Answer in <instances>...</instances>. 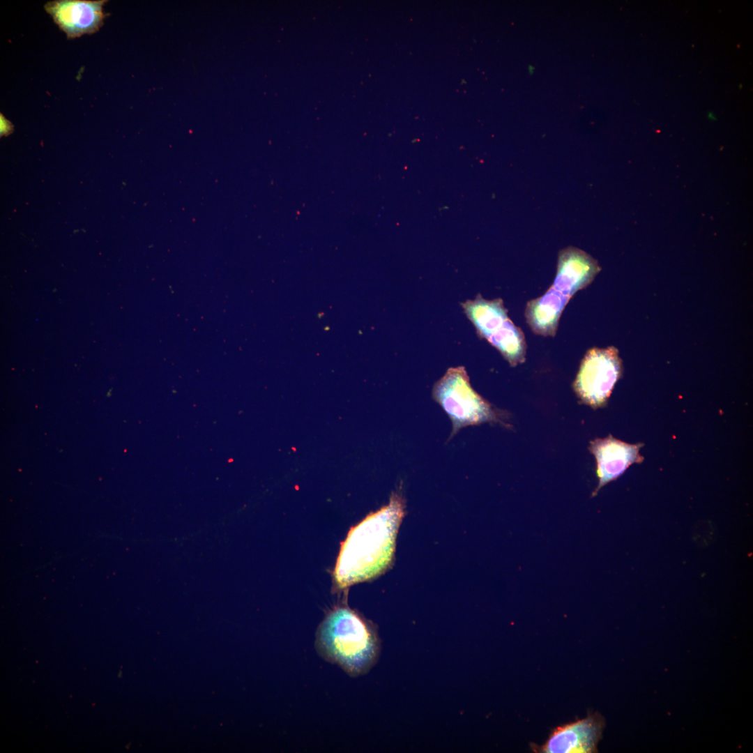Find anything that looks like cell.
I'll list each match as a JSON object with an SVG mask.
<instances>
[{
    "instance_id": "obj_1",
    "label": "cell",
    "mask_w": 753,
    "mask_h": 753,
    "mask_svg": "<svg viewBox=\"0 0 753 753\" xmlns=\"http://www.w3.org/2000/svg\"><path fill=\"white\" fill-rule=\"evenodd\" d=\"M404 508L402 496L394 493L388 505L351 529L334 570V580L339 588L370 579L388 568Z\"/></svg>"
},
{
    "instance_id": "obj_2",
    "label": "cell",
    "mask_w": 753,
    "mask_h": 753,
    "mask_svg": "<svg viewBox=\"0 0 753 753\" xmlns=\"http://www.w3.org/2000/svg\"><path fill=\"white\" fill-rule=\"evenodd\" d=\"M317 651L349 676L367 673L376 662L381 643L374 627L347 605L329 610L316 634Z\"/></svg>"
},
{
    "instance_id": "obj_3",
    "label": "cell",
    "mask_w": 753,
    "mask_h": 753,
    "mask_svg": "<svg viewBox=\"0 0 753 753\" xmlns=\"http://www.w3.org/2000/svg\"><path fill=\"white\" fill-rule=\"evenodd\" d=\"M600 271L598 261L584 251L574 247L562 250L553 284L542 296L526 304V320L533 332L554 336L561 313L570 299L587 287Z\"/></svg>"
},
{
    "instance_id": "obj_4",
    "label": "cell",
    "mask_w": 753,
    "mask_h": 753,
    "mask_svg": "<svg viewBox=\"0 0 753 753\" xmlns=\"http://www.w3.org/2000/svg\"><path fill=\"white\" fill-rule=\"evenodd\" d=\"M432 396L451 420L448 440L466 426L489 423L508 427L507 412L493 406L472 388L463 366L448 368L434 383Z\"/></svg>"
},
{
    "instance_id": "obj_5",
    "label": "cell",
    "mask_w": 753,
    "mask_h": 753,
    "mask_svg": "<svg viewBox=\"0 0 753 753\" xmlns=\"http://www.w3.org/2000/svg\"><path fill=\"white\" fill-rule=\"evenodd\" d=\"M462 307L478 334L494 347L511 366L525 361L524 333L509 318L501 298L486 300L478 295L474 300L463 303Z\"/></svg>"
},
{
    "instance_id": "obj_6",
    "label": "cell",
    "mask_w": 753,
    "mask_h": 753,
    "mask_svg": "<svg viewBox=\"0 0 753 753\" xmlns=\"http://www.w3.org/2000/svg\"><path fill=\"white\" fill-rule=\"evenodd\" d=\"M622 374V362L614 347L592 348L584 356L573 389L584 404L596 409L607 402Z\"/></svg>"
},
{
    "instance_id": "obj_7",
    "label": "cell",
    "mask_w": 753,
    "mask_h": 753,
    "mask_svg": "<svg viewBox=\"0 0 753 753\" xmlns=\"http://www.w3.org/2000/svg\"><path fill=\"white\" fill-rule=\"evenodd\" d=\"M604 726L601 714L589 712L585 718L555 728L542 745L531 743V748L541 753L598 752Z\"/></svg>"
},
{
    "instance_id": "obj_8",
    "label": "cell",
    "mask_w": 753,
    "mask_h": 753,
    "mask_svg": "<svg viewBox=\"0 0 753 753\" xmlns=\"http://www.w3.org/2000/svg\"><path fill=\"white\" fill-rule=\"evenodd\" d=\"M106 0H56L45 5V10L68 38L93 33L103 24Z\"/></svg>"
},
{
    "instance_id": "obj_9",
    "label": "cell",
    "mask_w": 753,
    "mask_h": 753,
    "mask_svg": "<svg viewBox=\"0 0 753 753\" xmlns=\"http://www.w3.org/2000/svg\"><path fill=\"white\" fill-rule=\"evenodd\" d=\"M643 443L629 444L609 435L604 439H596L590 442L588 448L597 461V476L599 483L592 496L608 482L616 479L631 464L641 463L644 457L639 454Z\"/></svg>"
},
{
    "instance_id": "obj_10",
    "label": "cell",
    "mask_w": 753,
    "mask_h": 753,
    "mask_svg": "<svg viewBox=\"0 0 753 753\" xmlns=\"http://www.w3.org/2000/svg\"><path fill=\"white\" fill-rule=\"evenodd\" d=\"M1 123V136L8 135L10 134L13 130V126L4 116L1 114L0 115Z\"/></svg>"
}]
</instances>
